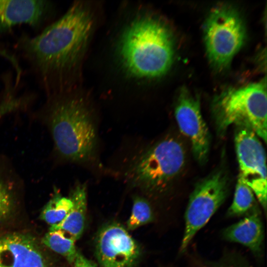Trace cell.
I'll return each instance as SVG.
<instances>
[{
    "mask_svg": "<svg viewBox=\"0 0 267 267\" xmlns=\"http://www.w3.org/2000/svg\"><path fill=\"white\" fill-rule=\"evenodd\" d=\"M94 25L90 7L79 1L37 35H24L19 39L17 47L46 96L67 90Z\"/></svg>",
    "mask_w": 267,
    "mask_h": 267,
    "instance_id": "cell-1",
    "label": "cell"
},
{
    "mask_svg": "<svg viewBox=\"0 0 267 267\" xmlns=\"http://www.w3.org/2000/svg\"><path fill=\"white\" fill-rule=\"evenodd\" d=\"M117 54L122 67L131 77L141 80L160 78L169 71L174 61L172 33L160 18L139 15L122 31Z\"/></svg>",
    "mask_w": 267,
    "mask_h": 267,
    "instance_id": "cell-2",
    "label": "cell"
},
{
    "mask_svg": "<svg viewBox=\"0 0 267 267\" xmlns=\"http://www.w3.org/2000/svg\"><path fill=\"white\" fill-rule=\"evenodd\" d=\"M46 97L44 114L59 153L73 162L92 159L97 134L88 105L81 98L69 95L66 91Z\"/></svg>",
    "mask_w": 267,
    "mask_h": 267,
    "instance_id": "cell-3",
    "label": "cell"
},
{
    "mask_svg": "<svg viewBox=\"0 0 267 267\" xmlns=\"http://www.w3.org/2000/svg\"><path fill=\"white\" fill-rule=\"evenodd\" d=\"M212 110L220 135L231 125L245 126L267 142L266 79L223 90L214 99Z\"/></svg>",
    "mask_w": 267,
    "mask_h": 267,
    "instance_id": "cell-4",
    "label": "cell"
},
{
    "mask_svg": "<svg viewBox=\"0 0 267 267\" xmlns=\"http://www.w3.org/2000/svg\"><path fill=\"white\" fill-rule=\"evenodd\" d=\"M185 162L182 144L173 138L163 139L134 159L129 171L132 186L150 194L164 192L180 173Z\"/></svg>",
    "mask_w": 267,
    "mask_h": 267,
    "instance_id": "cell-5",
    "label": "cell"
},
{
    "mask_svg": "<svg viewBox=\"0 0 267 267\" xmlns=\"http://www.w3.org/2000/svg\"><path fill=\"white\" fill-rule=\"evenodd\" d=\"M203 32L212 66L220 71L226 69L246 38L245 24L239 12L228 4L216 6L205 21Z\"/></svg>",
    "mask_w": 267,
    "mask_h": 267,
    "instance_id": "cell-6",
    "label": "cell"
},
{
    "mask_svg": "<svg viewBox=\"0 0 267 267\" xmlns=\"http://www.w3.org/2000/svg\"><path fill=\"white\" fill-rule=\"evenodd\" d=\"M228 194V178L223 169L215 171L196 184L185 212L180 253L185 251L195 235L224 203Z\"/></svg>",
    "mask_w": 267,
    "mask_h": 267,
    "instance_id": "cell-7",
    "label": "cell"
},
{
    "mask_svg": "<svg viewBox=\"0 0 267 267\" xmlns=\"http://www.w3.org/2000/svg\"><path fill=\"white\" fill-rule=\"evenodd\" d=\"M259 138L250 128L236 126L234 142L239 168L238 177L249 186L266 213V153Z\"/></svg>",
    "mask_w": 267,
    "mask_h": 267,
    "instance_id": "cell-8",
    "label": "cell"
},
{
    "mask_svg": "<svg viewBox=\"0 0 267 267\" xmlns=\"http://www.w3.org/2000/svg\"><path fill=\"white\" fill-rule=\"evenodd\" d=\"M175 116L180 131L191 143L195 159L204 164L210 150V134L202 117L199 97L186 87L181 88L179 91Z\"/></svg>",
    "mask_w": 267,
    "mask_h": 267,
    "instance_id": "cell-9",
    "label": "cell"
},
{
    "mask_svg": "<svg viewBox=\"0 0 267 267\" xmlns=\"http://www.w3.org/2000/svg\"><path fill=\"white\" fill-rule=\"evenodd\" d=\"M96 254L100 267H132L139 256V248L121 224L103 227L96 241Z\"/></svg>",
    "mask_w": 267,
    "mask_h": 267,
    "instance_id": "cell-10",
    "label": "cell"
},
{
    "mask_svg": "<svg viewBox=\"0 0 267 267\" xmlns=\"http://www.w3.org/2000/svg\"><path fill=\"white\" fill-rule=\"evenodd\" d=\"M0 266L46 267L44 258L34 239L20 233L0 237Z\"/></svg>",
    "mask_w": 267,
    "mask_h": 267,
    "instance_id": "cell-11",
    "label": "cell"
},
{
    "mask_svg": "<svg viewBox=\"0 0 267 267\" xmlns=\"http://www.w3.org/2000/svg\"><path fill=\"white\" fill-rule=\"evenodd\" d=\"M46 14L41 0H0V33L21 24L39 28Z\"/></svg>",
    "mask_w": 267,
    "mask_h": 267,
    "instance_id": "cell-12",
    "label": "cell"
},
{
    "mask_svg": "<svg viewBox=\"0 0 267 267\" xmlns=\"http://www.w3.org/2000/svg\"><path fill=\"white\" fill-rule=\"evenodd\" d=\"M222 234L226 241L240 244L247 247L254 255L259 256L263 248L264 230L259 208L239 222L227 227Z\"/></svg>",
    "mask_w": 267,
    "mask_h": 267,
    "instance_id": "cell-13",
    "label": "cell"
},
{
    "mask_svg": "<svg viewBox=\"0 0 267 267\" xmlns=\"http://www.w3.org/2000/svg\"><path fill=\"white\" fill-rule=\"evenodd\" d=\"M70 198L73 206L59 224L50 226L49 230H59L75 241L82 235L85 225L87 207L86 186L78 183L72 190Z\"/></svg>",
    "mask_w": 267,
    "mask_h": 267,
    "instance_id": "cell-14",
    "label": "cell"
},
{
    "mask_svg": "<svg viewBox=\"0 0 267 267\" xmlns=\"http://www.w3.org/2000/svg\"><path fill=\"white\" fill-rule=\"evenodd\" d=\"M258 207L253 192L249 186L238 177L233 201L227 210V216H245Z\"/></svg>",
    "mask_w": 267,
    "mask_h": 267,
    "instance_id": "cell-15",
    "label": "cell"
},
{
    "mask_svg": "<svg viewBox=\"0 0 267 267\" xmlns=\"http://www.w3.org/2000/svg\"><path fill=\"white\" fill-rule=\"evenodd\" d=\"M72 206L70 197H64L57 193L44 208L41 218L50 226L56 225L65 218Z\"/></svg>",
    "mask_w": 267,
    "mask_h": 267,
    "instance_id": "cell-16",
    "label": "cell"
},
{
    "mask_svg": "<svg viewBox=\"0 0 267 267\" xmlns=\"http://www.w3.org/2000/svg\"><path fill=\"white\" fill-rule=\"evenodd\" d=\"M43 242L47 247L64 257L70 263H73L78 251L75 241L69 238L60 231L49 230L43 239Z\"/></svg>",
    "mask_w": 267,
    "mask_h": 267,
    "instance_id": "cell-17",
    "label": "cell"
},
{
    "mask_svg": "<svg viewBox=\"0 0 267 267\" xmlns=\"http://www.w3.org/2000/svg\"><path fill=\"white\" fill-rule=\"evenodd\" d=\"M153 213L149 202L145 198H134L130 218L127 223L129 230H134L152 221Z\"/></svg>",
    "mask_w": 267,
    "mask_h": 267,
    "instance_id": "cell-18",
    "label": "cell"
},
{
    "mask_svg": "<svg viewBox=\"0 0 267 267\" xmlns=\"http://www.w3.org/2000/svg\"><path fill=\"white\" fill-rule=\"evenodd\" d=\"M13 206L11 190L7 184L0 178V219L5 218Z\"/></svg>",
    "mask_w": 267,
    "mask_h": 267,
    "instance_id": "cell-19",
    "label": "cell"
},
{
    "mask_svg": "<svg viewBox=\"0 0 267 267\" xmlns=\"http://www.w3.org/2000/svg\"><path fill=\"white\" fill-rule=\"evenodd\" d=\"M203 267H250L243 259L229 256L222 258L219 261L208 263Z\"/></svg>",
    "mask_w": 267,
    "mask_h": 267,
    "instance_id": "cell-20",
    "label": "cell"
},
{
    "mask_svg": "<svg viewBox=\"0 0 267 267\" xmlns=\"http://www.w3.org/2000/svg\"><path fill=\"white\" fill-rule=\"evenodd\" d=\"M74 267H96L95 264L78 252L73 262Z\"/></svg>",
    "mask_w": 267,
    "mask_h": 267,
    "instance_id": "cell-21",
    "label": "cell"
},
{
    "mask_svg": "<svg viewBox=\"0 0 267 267\" xmlns=\"http://www.w3.org/2000/svg\"><path fill=\"white\" fill-rule=\"evenodd\" d=\"M0 267H1V266H0Z\"/></svg>",
    "mask_w": 267,
    "mask_h": 267,
    "instance_id": "cell-22",
    "label": "cell"
}]
</instances>
